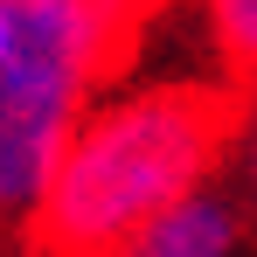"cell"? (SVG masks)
Returning a JSON list of instances; mask_svg holds the SVG:
<instances>
[{
  "instance_id": "6da1fadb",
  "label": "cell",
  "mask_w": 257,
  "mask_h": 257,
  "mask_svg": "<svg viewBox=\"0 0 257 257\" xmlns=\"http://www.w3.org/2000/svg\"><path fill=\"white\" fill-rule=\"evenodd\" d=\"M243 125L236 84H160L90 104L42 209L28 215L35 257H125L132 236L195 195Z\"/></svg>"
},
{
  "instance_id": "7a4b0ae2",
  "label": "cell",
  "mask_w": 257,
  "mask_h": 257,
  "mask_svg": "<svg viewBox=\"0 0 257 257\" xmlns=\"http://www.w3.org/2000/svg\"><path fill=\"white\" fill-rule=\"evenodd\" d=\"M153 7L146 0H14V49L0 63V215L28 222L90 111L97 77L118 63Z\"/></svg>"
},
{
  "instance_id": "3957f363",
  "label": "cell",
  "mask_w": 257,
  "mask_h": 257,
  "mask_svg": "<svg viewBox=\"0 0 257 257\" xmlns=\"http://www.w3.org/2000/svg\"><path fill=\"white\" fill-rule=\"evenodd\" d=\"M125 257H243V209L215 188H195L167 215H153Z\"/></svg>"
},
{
  "instance_id": "277c9868",
  "label": "cell",
  "mask_w": 257,
  "mask_h": 257,
  "mask_svg": "<svg viewBox=\"0 0 257 257\" xmlns=\"http://www.w3.org/2000/svg\"><path fill=\"white\" fill-rule=\"evenodd\" d=\"M202 7H209V28H215L229 77L243 90H257V0H202Z\"/></svg>"
},
{
  "instance_id": "5b68a950",
  "label": "cell",
  "mask_w": 257,
  "mask_h": 257,
  "mask_svg": "<svg viewBox=\"0 0 257 257\" xmlns=\"http://www.w3.org/2000/svg\"><path fill=\"white\" fill-rule=\"evenodd\" d=\"M7 49H14V0H0V63H7Z\"/></svg>"
},
{
  "instance_id": "8992f818",
  "label": "cell",
  "mask_w": 257,
  "mask_h": 257,
  "mask_svg": "<svg viewBox=\"0 0 257 257\" xmlns=\"http://www.w3.org/2000/svg\"><path fill=\"white\" fill-rule=\"evenodd\" d=\"M250 188H257V111H250Z\"/></svg>"
},
{
  "instance_id": "52a82bcc",
  "label": "cell",
  "mask_w": 257,
  "mask_h": 257,
  "mask_svg": "<svg viewBox=\"0 0 257 257\" xmlns=\"http://www.w3.org/2000/svg\"><path fill=\"white\" fill-rule=\"evenodd\" d=\"M146 7H160V0H146Z\"/></svg>"
}]
</instances>
